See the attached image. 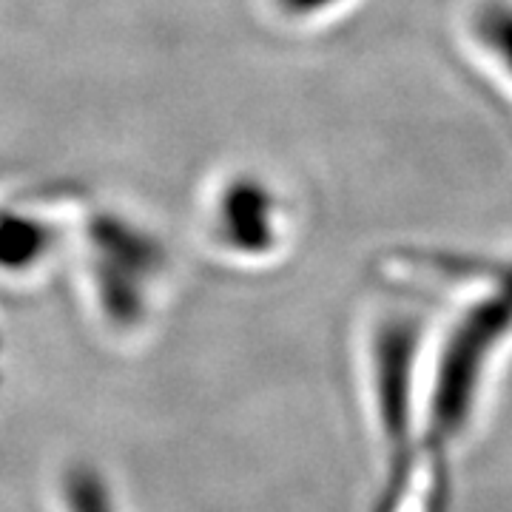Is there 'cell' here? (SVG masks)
<instances>
[{
  "mask_svg": "<svg viewBox=\"0 0 512 512\" xmlns=\"http://www.w3.org/2000/svg\"><path fill=\"white\" fill-rule=\"evenodd\" d=\"M416 353V328L410 322L384 325L376 342V370H379V402L384 407V424L399 433L404 427L402 410L407 399V376Z\"/></svg>",
  "mask_w": 512,
  "mask_h": 512,
  "instance_id": "obj_2",
  "label": "cell"
},
{
  "mask_svg": "<svg viewBox=\"0 0 512 512\" xmlns=\"http://www.w3.org/2000/svg\"><path fill=\"white\" fill-rule=\"evenodd\" d=\"M274 200L256 180H237L225 188L220 202L222 237L239 251L262 254L274 245Z\"/></svg>",
  "mask_w": 512,
  "mask_h": 512,
  "instance_id": "obj_1",
  "label": "cell"
},
{
  "mask_svg": "<svg viewBox=\"0 0 512 512\" xmlns=\"http://www.w3.org/2000/svg\"><path fill=\"white\" fill-rule=\"evenodd\" d=\"M63 498L69 512H117L106 478L89 464H77L66 473Z\"/></svg>",
  "mask_w": 512,
  "mask_h": 512,
  "instance_id": "obj_4",
  "label": "cell"
},
{
  "mask_svg": "<svg viewBox=\"0 0 512 512\" xmlns=\"http://www.w3.org/2000/svg\"><path fill=\"white\" fill-rule=\"evenodd\" d=\"M52 234L43 222L20 217V214H0V268L20 271L35 265L49 251Z\"/></svg>",
  "mask_w": 512,
  "mask_h": 512,
  "instance_id": "obj_3",
  "label": "cell"
},
{
  "mask_svg": "<svg viewBox=\"0 0 512 512\" xmlns=\"http://www.w3.org/2000/svg\"><path fill=\"white\" fill-rule=\"evenodd\" d=\"M478 32L481 40L501 57L512 72V6L507 3H490L478 15Z\"/></svg>",
  "mask_w": 512,
  "mask_h": 512,
  "instance_id": "obj_5",
  "label": "cell"
},
{
  "mask_svg": "<svg viewBox=\"0 0 512 512\" xmlns=\"http://www.w3.org/2000/svg\"><path fill=\"white\" fill-rule=\"evenodd\" d=\"M291 15H311L316 9H325L333 0H279Z\"/></svg>",
  "mask_w": 512,
  "mask_h": 512,
  "instance_id": "obj_6",
  "label": "cell"
}]
</instances>
